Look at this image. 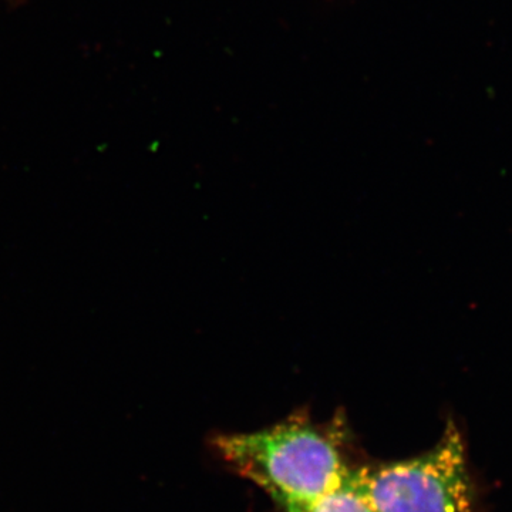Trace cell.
I'll list each match as a JSON object with an SVG mask.
<instances>
[{
	"mask_svg": "<svg viewBox=\"0 0 512 512\" xmlns=\"http://www.w3.org/2000/svg\"><path fill=\"white\" fill-rule=\"evenodd\" d=\"M225 461L254 481L279 505L311 503L348 483L349 468L333 433L306 416L215 440Z\"/></svg>",
	"mask_w": 512,
	"mask_h": 512,
	"instance_id": "cell-1",
	"label": "cell"
},
{
	"mask_svg": "<svg viewBox=\"0 0 512 512\" xmlns=\"http://www.w3.org/2000/svg\"><path fill=\"white\" fill-rule=\"evenodd\" d=\"M346 487L373 512H473L466 444L453 421L420 456L350 470Z\"/></svg>",
	"mask_w": 512,
	"mask_h": 512,
	"instance_id": "cell-2",
	"label": "cell"
},
{
	"mask_svg": "<svg viewBox=\"0 0 512 512\" xmlns=\"http://www.w3.org/2000/svg\"><path fill=\"white\" fill-rule=\"evenodd\" d=\"M281 507L286 512H373L346 485L311 503H288Z\"/></svg>",
	"mask_w": 512,
	"mask_h": 512,
	"instance_id": "cell-3",
	"label": "cell"
}]
</instances>
